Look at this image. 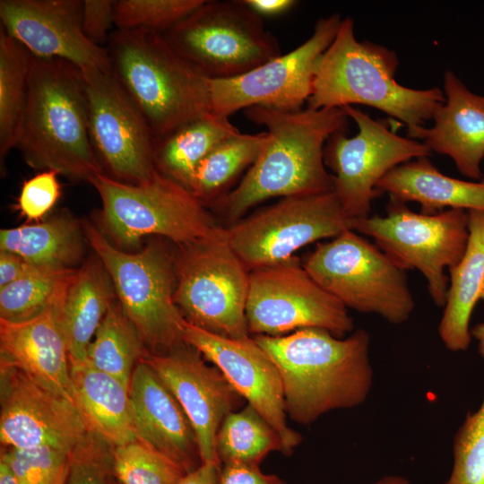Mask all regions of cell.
<instances>
[{"instance_id":"6da1fadb","label":"cell","mask_w":484,"mask_h":484,"mask_svg":"<svg viewBox=\"0 0 484 484\" xmlns=\"http://www.w3.org/2000/svg\"><path fill=\"white\" fill-rule=\"evenodd\" d=\"M245 115L265 126L267 142L239 184L214 202L227 218L237 220L272 197L333 191L324 148L333 134L347 129L349 117L341 108L289 111L253 106L245 109Z\"/></svg>"},{"instance_id":"7a4b0ae2","label":"cell","mask_w":484,"mask_h":484,"mask_svg":"<svg viewBox=\"0 0 484 484\" xmlns=\"http://www.w3.org/2000/svg\"><path fill=\"white\" fill-rule=\"evenodd\" d=\"M254 338L276 365L286 412L297 423L308 425L331 411L357 407L370 393V336L364 329L342 338L321 328Z\"/></svg>"},{"instance_id":"3957f363","label":"cell","mask_w":484,"mask_h":484,"mask_svg":"<svg viewBox=\"0 0 484 484\" xmlns=\"http://www.w3.org/2000/svg\"><path fill=\"white\" fill-rule=\"evenodd\" d=\"M16 148L34 169L90 183L104 173L90 138L78 67L30 55L27 102Z\"/></svg>"},{"instance_id":"277c9868","label":"cell","mask_w":484,"mask_h":484,"mask_svg":"<svg viewBox=\"0 0 484 484\" xmlns=\"http://www.w3.org/2000/svg\"><path fill=\"white\" fill-rule=\"evenodd\" d=\"M396 53L368 40L359 41L351 18L342 19L338 32L319 58L307 108H342L354 104L377 108L408 128L422 126L445 101L436 87L416 90L395 80Z\"/></svg>"},{"instance_id":"5b68a950","label":"cell","mask_w":484,"mask_h":484,"mask_svg":"<svg viewBox=\"0 0 484 484\" xmlns=\"http://www.w3.org/2000/svg\"><path fill=\"white\" fill-rule=\"evenodd\" d=\"M108 43L112 73L143 113L154 140L211 112L206 78L162 33L117 29Z\"/></svg>"},{"instance_id":"8992f818","label":"cell","mask_w":484,"mask_h":484,"mask_svg":"<svg viewBox=\"0 0 484 484\" xmlns=\"http://www.w3.org/2000/svg\"><path fill=\"white\" fill-rule=\"evenodd\" d=\"M91 184L101 200L104 229L122 247L138 246L149 235L163 236L181 246L222 229L189 190L157 170L140 184L123 183L104 173Z\"/></svg>"},{"instance_id":"52a82bcc","label":"cell","mask_w":484,"mask_h":484,"mask_svg":"<svg viewBox=\"0 0 484 484\" xmlns=\"http://www.w3.org/2000/svg\"><path fill=\"white\" fill-rule=\"evenodd\" d=\"M302 264L347 308L378 315L393 324L406 322L414 310L405 271L352 229L318 244Z\"/></svg>"},{"instance_id":"ba28073f","label":"cell","mask_w":484,"mask_h":484,"mask_svg":"<svg viewBox=\"0 0 484 484\" xmlns=\"http://www.w3.org/2000/svg\"><path fill=\"white\" fill-rule=\"evenodd\" d=\"M82 229L148 352L165 353L183 344L185 318L174 302L175 264L167 253L153 244L138 253L124 252L91 224Z\"/></svg>"},{"instance_id":"9c48e42d","label":"cell","mask_w":484,"mask_h":484,"mask_svg":"<svg viewBox=\"0 0 484 484\" xmlns=\"http://www.w3.org/2000/svg\"><path fill=\"white\" fill-rule=\"evenodd\" d=\"M162 34L206 79L238 77L281 55L263 18L243 0H205Z\"/></svg>"},{"instance_id":"30bf717a","label":"cell","mask_w":484,"mask_h":484,"mask_svg":"<svg viewBox=\"0 0 484 484\" xmlns=\"http://www.w3.org/2000/svg\"><path fill=\"white\" fill-rule=\"evenodd\" d=\"M175 271L174 302L187 322L229 338L249 336L250 270L229 245L224 228L216 236L181 246Z\"/></svg>"},{"instance_id":"8fae6325","label":"cell","mask_w":484,"mask_h":484,"mask_svg":"<svg viewBox=\"0 0 484 484\" xmlns=\"http://www.w3.org/2000/svg\"><path fill=\"white\" fill-rule=\"evenodd\" d=\"M350 227L370 237L404 271L423 274L434 304L444 307L449 283L445 270L461 260L467 247L468 211L449 209L428 215L390 199L385 216L354 219Z\"/></svg>"},{"instance_id":"7c38bea8","label":"cell","mask_w":484,"mask_h":484,"mask_svg":"<svg viewBox=\"0 0 484 484\" xmlns=\"http://www.w3.org/2000/svg\"><path fill=\"white\" fill-rule=\"evenodd\" d=\"M246 317L249 333L255 336L321 328L342 338L354 330L348 308L317 284L295 256L250 270Z\"/></svg>"},{"instance_id":"4fadbf2b","label":"cell","mask_w":484,"mask_h":484,"mask_svg":"<svg viewBox=\"0 0 484 484\" xmlns=\"http://www.w3.org/2000/svg\"><path fill=\"white\" fill-rule=\"evenodd\" d=\"M341 108L358 125V134H333L324 148V161L333 172V193L347 217L367 218L372 202L381 196L376 186L390 170L433 152L423 142L398 135L359 108Z\"/></svg>"},{"instance_id":"5bb4252c","label":"cell","mask_w":484,"mask_h":484,"mask_svg":"<svg viewBox=\"0 0 484 484\" xmlns=\"http://www.w3.org/2000/svg\"><path fill=\"white\" fill-rule=\"evenodd\" d=\"M333 191L283 197L278 203L225 229L227 239L246 264L254 268L284 262L315 241L351 229Z\"/></svg>"},{"instance_id":"9a60e30c","label":"cell","mask_w":484,"mask_h":484,"mask_svg":"<svg viewBox=\"0 0 484 484\" xmlns=\"http://www.w3.org/2000/svg\"><path fill=\"white\" fill-rule=\"evenodd\" d=\"M80 70L90 138L102 169L123 183L148 180L156 171L154 138L143 113L112 73Z\"/></svg>"},{"instance_id":"2e32d148","label":"cell","mask_w":484,"mask_h":484,"mask_svg":"<svg viewBox=\"0 0 484 484\" xmlns=\"http://www.w3.org/2000/svg\"><path fill=\"white\" fill-rule=\"evenodd\" d=\"M341 21L338 13L319 19L303 44L242 75L206 79L211 112L229 117L253 106L301 109L312 94L317 62L334 39Z\"/></svg>"},{"instance_id":"e0dca14e","label":"cell","mask_w":484,"mask_h":484,"mask_svg":"<svg viewBox=\"0 0 484 484\" xmlns=\"http://www.w3.org/2000/svg\"><path fill=\"white\" fill-rule=\"evenodd\" d=\"M171 392L186 414L196 436L202 464L221 466L216 451L218 431L244 400L220 370L183 343L165 353L143 359Z\"/></svg>"},{"instance_id":"ac0fdd59","label":"cell","mask_w":484,"mask_h":484,"mask_svg":"<svg viewBox=\"0 0 484 484\" xmlns=\"http://www.w3.org/2000/svg\"><path fill=\"white\" fill-rule=\"evenodd\" d=\"M0 441L5 448L72 450L89 430L77 407L0 362Z\"/></svg>"},{"instance_id":"d6986e66","label":"cell","mask_w":484,"mask_h":484,"mask_svg":"<svg viewBox=\"0 0 484 484\" xmlns=\"http://www.w3.org/2000/svg\"><path fill=\"white\" fill-rule=\"evenodd\" d=\"M183 341L218 367L227 380L280 436L284 454H290L302 436L287 423L279 370L255 338H229L195 326L186 319Z\"/></svg>"},{"instance_id":"ffe728a7","label":"cell","mask_w":484,"mask_h":484,"mask_svg":"<svg viewBox=\"0 0 484 484\" xmlns=\"http://www.w3.org/2000/svg\"><path fill=\"white\" fill-rule=\"evenodd\" d=\"M82 0H1V28L33 56L112 73L107 48L86 38Z\"/></svg>"},{"instance_id":"44dd1931","label":"cell","mask_w":484,"mask_h":484,"mask_svg":"<svg viewBox=\"0 0 484 484\" xmlns=\"http://www.w3.org/2000/svg\"><path fill=\"white\" fill-rule=\"evenodd\" d=\"M139 439L174 462L185 473L201 464L194 428L179 402L143 360L129 387Z\"/></svg>"},{"instance_id":"7402d4cb","label":"cell","mask_w":484,"mask_h":484,"mask_svg":"<svg viewBox=\"0 0 484 484\" xmlns=\"http://www.w3.org/2000/svg\"><path fill=\"white\" fill-rule=\"evenodd\" d=\"M445 101L435 111L434 124L407 129V136L423 140L432 151L449 156L458 171L470 178H482L484 158V96L471 92L452 72L444 74Z\"/></svg>"},{"instance_id":"603a6c76","label":"cell","mask_w":484,"mask_h":484,"mask_svg":"<svg viewBox=\"0 0 484 484\" xmlns=\"http://www.w3.org/2000/svg\"><path fill=\"white\" fill-rule=\"evenodd\" d=\"M61 305L27 321L0 320V362L17 367L75 405Z\"/></svg>"},{"instance_id":"cb8c5ba5","label":"cell","mask_w":484,"mask_h":484,"mask_svg":"<svg viewBox=\"0 0 484 484\" xmlns=\"http://www.w3.org/2000/svg\"><path fill=\"white\" fill-rule=\"evenodd\" d=\"M380 194L406 203L416 202L423 214L449 209L484 211V179L470 182L448 177L428 157L413 159L390 170L376 185Z\"/></svg>"},{"instance_id":"d4e9b609","label":"cell","mask_w":484,"mask_h":484,"mask_svg":"<svg viewBox=\"0 0 484 484\" xmlns=\"http://www.w3.org/2000/svg\"><path fill=\"white\" fill-rule=\"evenodd\" d=\"M74 402L89 430L111 446L138 439L129 389L86 360H69Z\"/></svg>"},{"instance_id":"484cf974","label":"cell","mask_w":484,"mask_h":484,"mask_svg":"<svg viewBox=\"0 0 484 484\" xmlns=\"http://www.w3.org/2000/svg\"><path fill=\"white\" fill-rule=\"evenodd\" d=\"M469 212V239L461 260L448 269L449 283L438 334L451 351L466 350L471 341L470 319L484 300V211Z\"/></svg>"},{"instance_id":"4316f807","label":"cell","mask_w":484,"mask_h":484,"mask_svg":"<svg viewBox=\"0 0 484 484\" xmlns=\"http://www.w3.org/2000/svg\"><path fill=\"white\" fill-rule=\"evenodd\" d=\"M102 264L89 262L76 272L59 310L69 360H86L90 344L108 307L113 290Z\"/></svg>"},{"instance_id":"83f0119b","label":"cell","mask_w":484,"mask_h":484,"mask_svg":"<svg viewBox=\"0 0 484 484\" xmlns=\"http://www.w3.org/2000/svg\"><path fill=\"white\" fill-rule=\"evenodd\" d=\"M229 117L212 112L154 140V165L160 174L188 190L198 165L220 143L238 133Z\"/></svg>"},{"instance_id":"f1b7e54d","label":"cell","mask_w":484,"mask_h":484,"mask_svg":"<svg viewBox=\"0 0 484 484\" xmlns=\"http://www.w3.org/2000/svg\"><path fill=\"white\" fill-rule=\"evenodd\" d=\"M82 229L69 216L47 221L3 229L0 250L21 256L41 267L72 268L83 250Z\"/></svg>"},{"instance_id":"f546056e","label":"cell","mask_w":484,"mask_h":484,"mask_svg":"<svg viewBox=\"0 0 484 484\" xmlns=\"http://www.w3.org/2000/svg\"><path fill=\"white\" fill-rule=\"evenodd\" d=\"M75 272L30 264L20 279L0 289V320L23 322L60 306Z\"/></svg>"},{"instance_id":"4dcf8cb0","label":"cell","mask_w":484,"mask_h":484,"mask_svg":"<svg viewBox=\"0 0 484 484\" xmlns=\"http://www.w3.org/2000/svg\"><path fill=\"white\" fill-rule=\"evenodd\" d=\"M147 353L120 304L112 303L90 344L86 361L129 389L134 369Z\"/></svg>"},{"instance_id":"1f68e13d","label":"cell","mask_w":484,"mask_h":484,"mask_svg":"<svg viewBox=\"0 0 484 484\" xmlns=\"http://www.w3.org/2000/svg\"><path fill=\"white\" fill-rule=\"evenodd\" d=\"M30 54L0 30V160L1 168L17 147L25 113Z\"/></svg>"},{"instance_id":"d6a6232c","label":"cell","mask_w":484,"mask_h":484,"mask_svg":"<svg viewBox=\"0 0 484 484\" xmlns=\"http://www.w3.org/2000/svg\"><path fill=\"white\" fill-rule=\"evenodd\" d=\"M266 142V131L229 137L198 165L188 190L203 203L217 201L234 178L254 164Z\"/></svg>"},{"instance_id":"836d02e7","label":"cell","mask_w":484,"mask_h":484,"mask_svg":"<svg viewBox=\"0 0 484 484\" xmlns=\"http://www.w3.org/2000/svg\"><path fill=\"white\" fill-rule=\"evenodd\" d=\"M216 451L221 464L241 462L259 465L272 452L284 454L280 436L248 403L224 419L217 434Z\"/></svg>"},{"instance_id":"e575fe53","label":"cell","mask_w":484,"mask_h":484,"mask_svg":"<svg viewBox=\"0 0 484 484\" xmlns=\"http://www.w3.org/2000/svg\"><path fill=\"white\" fill-rule=\"evenodd\" d=\"M114 475L120 484H176L185 472L141 439L113 447Z\"/></svg>"},{"instance_id":"d590c367","label":"cell","mask_w":484,"mask_h":484,"mask_svg":"<svg viewBox=\"0 0 484 484\" xmlns=\"http://www.w3.org/2000/svg\"><path fill=\"white\" fill-rule=\"evenodd\" d=\"M205 0H118L114 21L117 30H149L164 33Z\"/></svg>"},{"instance_id":"8d00e7d4","label":"cell","mask_w":484,"mask_h":484,"mask_svg":"<svg viewBox=\"0 0 484 484\" xmlns=\"http://www.w3.org/2000/svg\"><path fill=\"white\" fill-rule=\"evenodd\" d=\"M71 451L49 445L1 449V455L13 468L20 484H65Z\"/></svg>"},{"instance_id":"74e56055","label":"cell","mask_w":484,"mask_h":484,"mask_svg":"<svg viewBox=\"0 0 484 484\" xmlns=\"http://www.w3.org/2000/svg\"><path fill=\"white\" fill-rule=\"evenodd\" d=\"M444 484H484V396L480 408L467 413L454 440V466Z\"/></svg>"},{"instance_id":"f35d334b","label":"cell","mask_w":484,"mask_h":484,"mask_svg":"<svg viewBox=\"0 0 484 484\" xmlns=\"http://www.w3.org/2000/svg\"><path fill=\"white\" fill-rule=\"evenodd\" d=\"M114 477L113 446L88 431L71 451L65 484H111Z\"/></svg>"},{"instance_id":"ab89813d","label":"cell","mask_w":484,"mask_h":484,"mask_svg":"<svg viewBox=\"0 0 484 484\" xmlns=\"http://www.w3.org/2000/svg\"><path fill=\"white\" fill-rule=\"evenodd\" d=\"M56 170H42L24 181L17 207L27 220L39 221L56 204L61 195Z\"/></svg>"},{"instance_id":"60d3db41","label":"cell","mask_w":484,"mask_h":484,"mask_svg":"<svg viewBox=\"0 0 484 484\" xmlns=\"http://www.w3.org/2000/svg\"><path fill=\"white\" fill-rule=\"evenodd\" d=\"M112 0H82V29L83 34L94 44L102 47L108 42L114 21Z\"/></svg>"},{"instance_id":"b9f144b4","label":"cell","mask_w":484,"mask_h":484,"mask_svg":"<svg viewBox=\"0 0 484 484\" xmlns=\"http://www.w3.org/2000/svg\"><path fill=\"white\" fill-rule=\"evenodd\" d=\"M216 484H285L279 477L264 473L259 465L241 462L222 463Z\"/></svg>"},{"instance_id":"7bdbcfd3","label":"cell","mask_w":484,"mask_h":484,"mask_svg":"<svg viewBox=\"0 0 484 484\" xmlns=\"http://www.w3.org/2000/svg\"><path fill=\"white\" fill-rule=\"evenodd\" d=\"M21 256L1 251L0 253V289L20 279L30 268Z\"/></svg>"},{"instance_id":"ee69618b","label":"cell","mask_w":484,"mask_h":484,"mask_svg":"<svg viewBox=\"0 0 484 484\" xmlns=\"http://www.w3.org/2000/svg\"><path fill=\"white\" fill-rule=\"evenodd\" d=\"M260 17H273L286 13L297 4L294 0H243Z\"/></svg>"},{"instance_id":"f6af8a7d","label":"cell","mask_w":484,"mask_h":484,"mask_svg":"<svg viewBox=\"0 0 484 484\" xmlns=\"http://www.w3.org/2000/svg\"><path fill=\"white\" fill-rule=\"evenodd\" d=\"M220 467L212 463L201 464L185 473L176 484H216Z\"/></svg>"},{"instance_id":"bcb514c9","label":"cell","mask_w":484,"mask_h":484,"mask_svg":"<svg viewBox=\"0 0 484 484\" xmlns=\"http://www.w3.org/2000/svg\"><path fill=\"white\" fill-rule=\"evenodd\" d=\"M0 484H20L13 468L3 457H0Z\"/></svg>"},{"instance_id":"7dc6e473","label":"cell","mask_w":484,"mask_h":484,"mask_svg":"<svg viewBox=\"0 0 484 484\" xmlns=\"http://www.w3.org/2000/svg\"><path fill=\"white\" fill-rule=\"evenodd\" d=\"M471 338L478 343V352L484 359V322L477 324L470 330Z\"/></svg>"},{"instance_id":"c3c4849f","label":"cell","mask_w":484,"mask_h":484,"mask_svg":"<svg viewBox=\"0 0 484 484\" xmlns=\"http://www.w3.org/2000/svg\"><path fill=\"white\" fill-rule=\"evenodd\" d=\"M371 484H410V481L405 477L400 475H388Z\"/></svg>"},{"instance_id":"681fc988","label":"cell","mask_w":484,"mask_h":484,"mask_svg":"<svg viewBox=\"0 0 484 484\" xmlns=\"http://www.w3.org/2000/svg\"><path fill=\"white\" fill-rule=\"evenodd\" d=\"M111 484H117V483L113 480Z\"/></svg>"}]
</instances>
